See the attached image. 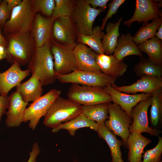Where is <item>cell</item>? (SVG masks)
Returning <instances> with one entry per match:
<instances>
[{
  "label": "cell",
  "instance_id": "17",
  "mask_svg": "<svg viewBox=\"0 0 162 162\" xmlns=\"http://www.w3.org/2000/svg\"><path fill=\"white\" fill-rule=\"evenodd\" d=\"M112 86L116 90L127 94H135L138 92L152 94L162 88V77L142 76L130 85L119 86L114 84Z\"/></svg>",
  "mask_w": 162,
  "mask_h": 162
},
{
  "label": "cell",
  "instance_id": "5",
  "mask_svg": "<svg viewBox=\"0 0 162 162\" xmlns=\"http://www.w3.org/2000/svg\"><path fill=\"white\" fill-rule=\"evenodd\" d=\"M67 96L81 105H90L112 102L110 95L104 88L80 85L72 83Z\"/></svg>",
  "mask_w": 162,
  "mask_h": 162
},
{
  "label": "cell",
  "instance_id": "12",
  "mask_svg": "<svg viewBox=\"0 0 162 162\" xmlns=\"http://www.w3.org/2000/svg\"><path fill=\"white\" fill-rule=\"evenodd\" d=\"M161 1L136 0L135 11L132 17L123 22L124 24L130 28L132 23L137 21L139 23L146 24L150 20L159 18L162 13L159 9L162 7Z\"/></svg>",
  "mask_w": 162,
  "mask_h": 162
},
{
  "label": "cell",
  "instance_id": "31",
  "mask_svg": "<svg viewBox=\"0 0 162 162\" xmlns=\"http://www.w3.org/2000/svg\"><path fill=\"white\" fill-rule=\"evenodd\" d=\"M162 23V16L153 20L151 22L142 23L133 37L135 43L139 45L155 37L156 31Z\"/></svg>",
  "mask_w": 162,
  "mask_h": 162
},
{
  "label": "cell",
  "instance_id": "16",
  "mask_svg": "<svg viewBox=\"0 0 162 162\" xmlns=\"http://www.w3.org/2000/svg\"><path fill=\"white\" fill-rule=\"evenodd\" d=\"M9 104L6 112L5 124L8 128L18 127L23 122L26 107L28 102L24 101L16 91L8 96Z\"/></svg>",
  "mask_w": 162,
  "mask_h": 162
},
{
  "label": "cell",
  "instance_id": "1",
  "mask_svg": "<svg viewBox=\"0 0 162 162\" xmlns=\"http://www.w3.org/2000/svg\"><path fill=\"white\" fill-rule=\"evenodd\" d=\"M53 59L50 43L35 48L27 64V69L32 75H34L38 78L43 86L52 84L56 80Z\"/></svg>",
  "mask_w": 162,
  "mask_h": 162
},
{
  "label": "cell",
  "instance_id": "9",
  "mask_svg": "<svg viewBox=\"0 0 162 162\" xmlns=\"http://www.w3.org/2000/svg\"><path fill=\"white\" fill-rule=\"evenodd\" d=\"M61 93L59 90L52 89L33 102L25 110L23 122L29 121V128L32 130H35L41 118L45 116Z\"/></svg>",
  "mask_w": 162,
  "mask_h": 162
},
{
  "label": "cell",
  "instance_id": "21",
  "mask_svg": "<svg viewBox=\"0 0 162 162\" xmlns=\"http://www.w3.org/2000/svg\"><path fill=\"white\" fill-rule=\"evenodd\" d=\"M113 53V55L118 61H122L125 57L128 56H143L138 45L134 42L133 37L130 33L122 34L120 35Z\"/></svg>",
  "mask_w": 162,
  "mask_h": 162
},
{
  "label": "cell",
  "instance_id": "3",
  "mask_svg": "<svg viewBox=\"0 0 162 162\" xmlns=\"http://www.w3.org/2000/svg\"><path fill=\"white\" fill-rule=\"evenodd\" d=\"M82 105L69 99L60 96L53 103L44 116L43 123L52 128L81 114Z\"/></svg>",
  "mask_w": 162,
  "mask_h": 162
},
{
  "label": "cell",
  "instance_id": "11",
  "mask_svg": "<svg viewBox=\"0 0 162 162\" xmlns=\"http://www.w3.org/2000/svg\"><path fill=\"white\" fill-rule=\"evenodd\" d=\"M151 101V96L139 102L132 109L131 118L132 122L129 127L130 133L146 132L151 136H158L161 133L160 130L153 128L149 125L148 111Z\"/></svg>",
  "mask_w": 162,
  "mask_h": 162
},
{
  "label": "cell",
  "instance_id": "22",
  "mask_svg": "<svg viewBox=\"0 0 162 162\" xmlns=\"http://www.w3.org/2000/svg\"><path fill=\"white\" fill-rule=\"evenodd\" d=\"M152 142L141 133H130L127 141V147L129 150L128 160L129 162H142L143 150Z\"/></svg>",
  "mask_w": 162,
  "mask_h": 162
},
{
  "label": "cell",
  "instance_id": "29",
  "mask_svg": "<svg viewBox=\"0 0 162 162\" xmlns=\"http://www.w3.org/2000/svg\"><path fill=\"white\" fill-rule=\"evenodd\" d=\"M81 114L99 124L104 123L109 117L108 103L82 105Z\"/></svg>",
  "mask_w": 162,
  "mask_h": 162
},
{
  "label": "cell",
  "instance_id": "44",
  "mask_svg": "<svg viewBox=\"0 0 162 162\" xmlns=\"http://www.w3.org/2000/svg\"><path fill=\"white\" fill-rule=\"evenodd\" d=\"M2 0H0V4L1 3Z\"/></svg>",
  "mask_w": 162,
  "mask_h": 162
},
{
  "label": "cell",
  "instance_id": "36",
  "mask_svg": "<svg viewBox=\"0 0 162 162\" xmlns=\"http://www.w3.org/2000/svg\"><path fill=\"white\" fill-rule=\"evenodd\" d=\"M125 1V0H113L111 1L108 5L109 8L107 14L102 20V23L100 26L101 31L104 29L108 20L116 13L119 7Z\"/></svg>",
  "mask_w": 162,
  "mask_h": 162
},
{
  "label": "cell",
  "instance_id": "26",
  "mask_svg": "<svg viewBox=\"0 0 162 162\" xmlns=\"http://www.w3.org/2000/svg\"><path fill=\"white\" fill-rule=\"evenodd\" d=\"M123 18H120L116 22H108L106 25V34L102 40L101 43L104 54L109 55L113 53L117 46L118 38L120 35L119 28Z\"/></svg>",
  "mask_w": 162,
  "mask_h": 162
},
{
  "label": "cell",
  "instance_id": "32",
  "mask_svg": "<svg viewBox=\"0 0 162 162\" xmlns=\"http://www.w3.org/2000/svg\"><path fill=\"white\" fill-rule=\"evenodd\" d=\"M151 97L150 121L151 127L157 129L162 119V88L153 92Z\"/></svg>",
  "mask_w": 162,
  "mask_h": 162
},
{
  "label": "cell",
  "instance_id": "35",
  "mask_svg": "<svg viewBox=\"0 0 162 162\" xmlns=\"http://www.w3.org/2000/svg\"><path fill=\"white\" fill-rule=\"evenodd\" d=\"M162 137L159 136L157 145L154 148L147 150L143 154L142 162H161Z\"/></svg>",
  "mask_w": 162,
  "mask_h": 162
},
{
  "label": "cell",
  "instance_id": "42",
  "mask_svg": "<svg viewBox=\"0 0 162 162\" xmlns=\"http://www.w3.org/2000/svg\"><path fill=\"white\" fill-rule=\"evenodd\" d=\"M0 45L6 48L8 46V42L6 38L2 35L0 29Z\"/></svg>",
  "mask_w": 162,
  "mask_h": 162
},
{
  "label": "cell",
  "instance_id": "8",
  "mask_svg": "<svg viewBox=\"0 0 162 162\" xmlns=\"http://www.w3.org/2000/svg\"><path fill=\"white\" fill-rule=\"evenodd\" d=\"M109 117L104 122L106 127L116 136L120 137L124 145L127 147L130 133L129 127L132 120L118 105L108 103Z\"/></svg>",
  "mask_w": 162,
  "mask_h": 162
},
{
  "label": "cell",
  "instance_id": "14",
  "mask_svg": "<svg viewBox=\"0 0 162 162\" xmlns=\"http://www.w3.org/2000/svg\"><path fill=\"white\" fill-rule=\"evenodd\" d=\"M54 22L51 17H44L39 13L35 14L31 31L35 48L51 42L52 38V29Z\"/></svg>",
  "mask_w": 162,
  "mask_h": 162
},
{
  "label": "cell",
  "instance_id": "10",
  "mask_svg": "<svg viewBox=\"0 0 162 162\" xmlns=\"http://www.w3.org/2000/svg\"><path fill=\"white\" fill-rule=\"evenodd\" d=\"M103 11L100 8H92L85 0H76V6L70 18L78 34L91 35L94 21Z\"/></svg>",
  "mask_w": 162,
  "mask_h": 162
},
{
  "label": "cell",
  "instance_id": "20",
  "mask_svg": "<svg viewBox=\"0 0 162 162\" xmlns=\"http://www.w3.org/2000/svg\"><path fill=\"white\" fill-rule=\"evenodd\" d=\"M96 60L102 73L116 79L122 76L128 67L123 61H118L112 54H98Z\"/></svg>",
  "mask_w": 162,
  "mask_h": 162
},
{
  "label": "cell",
  "instance_id": "39",
  "mask_svg": "<svg viewBox=\"0 0 162 162\" xmlns=\"http://www.w3.org/2000/svg\"><path fill=\"white\" fill-rule=\"evenodd\" d=\"M40 152L38 144L37 142H34L32 145V150L29 153V157L27 162H36L37 157Z\"/></svg>",
  "mask_w": 162,
  "mask_h": 162
},
{
  "label": "cell",
  "instance_id": "25",
  "mask_svg": "<svg viewBox=\"0 0 162 162\" xmlns=\"http://www.w3.org/2000/svg\"><path fill=\"white\" fill-rule=\"evenodd\" d=\"M99 124L91 120L82 114L64 123H60L52 128V132L56 133L61 129L67 130L72 136H74L77 129L83 128H89L97 132Z\"/></svg>",
  "mask_w": 162,
  "mask_h": 162
},
{
  "label": "cell",
  "instance_id": "33",
  "mask_svg": "<svg viewBox=\"0 0 162 162\" xmlns=\"http://www.w3.org/2000/svg\"><path fill=\"white\" fill-rule=\"evenodd\" d=\"M55 7L51 17L54 21L62 16L70 17L76 5L75 0H55Z\"/></svg>",
  "mask_w": 162,
  "mask_h": 162
},
{
  "label": "cell",
  "instance_id": "4",
  "mask_svg": "<svg viewBox=\"0 0 162 162\" xmlns=\"http://www.w3.org/2000/svg\"><path fill=\"white\" fill-rule=\"evenodd\" d=\"M32 0H23L12 10L9 19L4 27V34L31 32L35 15Z\"/></svg>",
  "mask_w": 162,
  "mask_h": 162
},
{
  "label": "cell",
  "instance_id": "37",
  "mask_svg": "<svg viewBox=\"0 0 162 162\" xmlns=\"http://www.w3.org/2000/svg\"><path fill=\"white\" fill-rule=\"evenodd\" d=\"M11 13L6 0H2L0 4V26L4 27L7 20L10 18Z\"/></svg>",
  "mask_w": 162,
  "mask_h": 162
},
{
  "label": "cell",
  "instance_id": "45",
  "mask_svg": "<svg viewBox=\"0 0 162 162\" xmlns=\"http://www.w3.org/2000/svg\"><path fill=\"white\" fill-rule=\"evenodd\" d=\"M161 162H162V161Z\"/></svg>",
  "mask_w": 162,
  "mask_h": 162
},
{
  "label": "cell",
  "instance_id": "7",
  "mask_svg": "<svg viewBox=\"0 0 162 162\" xmlns=\"http://www.w3.org/2000/svg\"><path fill=\"white\" fill-rule=\"evenodd\" d=\"M76 44H62L56 42L52 38L50 42V50L54 59V69L56 76L68 74L77 70L73 53Z\"/></svg>",
  "mask_w": 162,
  "mask_h": 162
},
{
  "label": "cell",
  "instance_id": "27",
  "mask_svg": "<svg viewBox=\"0 0 162 162\" xmlns=\"http://www.w3.org/2000/svg\"><path fill=\"white\" fill-rule=\"evenodd\" d=\"M141 52L148 56V58L155 64L162 66V40L155 36L138 46Z\"/></svg>",
  "mask_w": 162,
  "mask_h": 162
},
{
  "label": "cell",
  "instance_id": "30",
  "mask_svg": "<svg viewBox=\"0 0 162 162\" xmlns=\"http://www.w3.org/2000/svg\"><path fill=\"white\" fill-rule=\"evenodd\" d=\"M139 62L134 68V71L138 76L162 77V66L154 64L148 58L140 57Z\"/></svg>",
  "mask_w": 162,
  "mask_h": 162
},
{
  "label": "cell",
  "instance_id": "28",
  "mask_svg": "<svg viewBox=\"0 0 162 162\" xmlns=\"http://www.w3.org/2000/svg\"><path fill=\"white\" fill-rule=\"evenodd\" d=\"M104 34V32L101 31L100 26H97L93 28L91 35L78 34L76 43L87 45L98 54H104L101 39Z\"/></svg>",
  "mask_w": 162,
  "mask_h": 162
},
{
  "label": "cell",
  "instance_id": "19",
  "mask_svg": "<svg viewBox=\"0 0 162 162\" xmlns=\"http://www.w3.org/2000/svg\"><path fill=\"white\" fill-rule=\"evenodd\" d=\"M104 88L110 95L112 102L119 105L130 117L133 108L140 102L151 97L152 94L149 93L128 94L116 90L111 85L106 86Z\"/></svg>",
  "mask_w": 162,
  "mask_h": 162
},
{
  "label": "cell",
  "instance_id": "15",
  "mask_svg": "<svg viewBox=\"0 0 162 162\" xmlns=\"http://www.w3.org/2000/svg\"><path fill=\"white\" fill-rule=\"evenodd\" d=\"M27 69L21 70L20 65L17 62L13 63L12 65L4 72H0V94L8 96L10 90L16 86L30 73Z\"/></svg>",
  "mask_w": 162,
  "mask_h": 162
},
{
  "label": "cell",
  "instance_id": "18",
  "mask_svg": "<svg viewBox=\"0 0 162 162\" xmlns=\"http://www.w3.org/2000/svg\"><path fill=\"white\" fill-rule=\"evenodd\" d=\"M77 70L85 71L101 72L97 64L98 54L86 45L76 43L73 50Z\"/></svg>",
  "mask_w": 162,
  "mask_h": 162
},
{
  "label": "cell",
  "instance_id": "41",
  "mask_svg": "<svg viewBox=\"0 0 162 162\" xmlns=\"http://www.w3.org/2000/svg\"><path fill=\"white\" fill-rule=\"evenodd\" d=\"M8 7L11 12L13 9L19 5L22 2L21 0H6Z\"/></svg>",
  "mask_w": 162,
  "mask_h": 162
},
{
  "label": "cell",
  "instance_id": "34",
  "mask_svg": "<svg viewBox=\"0 0 162 162\" xmlns=\"http://www.w3.org/2000/svg\"><path fill=\"white\" fill-rule=\"evenodd\" d=\"M35 13L40 12L47 17H51L55 7V0H32Z\"/></svg>",
  "mask_w": 162,
  "mask_h": 162
},
{
  "label": "cell",
  "instance_id": "6",
  "mask_svg": "<svg viewBox=\"0 0 162 162\" xmlns=\"http://www.w3.org/2000/svg\"><path fill=\"white\" fill-rule=\"evenodd\" d=\"M56 80L62 83H72L104 88L115 84L116 79L102 72L76 70L66 74L56 75Z\"/></svg>",
  "mask_w": 162,
  "mask_h": 162
},
{
  "label": "cell",
  "instance_id": "23",
  "mask_svg": "<svg viewBox=\"0 0 162 162\" xmlns=\"http://www.w3.org/2000/svg\"><path fill=\"white\" fill-rule=\"evenodd\" d=\"M42 85L38 78L32 74L27 81L16 87V91L25 102H33L41 96L43 92Z\"/></svg>",
  "mask_w": 162,
  "mask_h": 162
},
{
  "label": "cell",
  "instance_id": "40",
  "mask_svg": "<svg viewBox=\"0 0 162 162\" xmlns=\"http://www.w3.org/2000/svg\"><path fill=\"white\" fill-rule=\"evenodd\" d=\"M9 104L8 96L0 95V123L2 116L5 113Z\"/></svg>",
  "mask_w": 162,
  "mask_h": 162
},
{
  "label": "cell",
  "instance_id": "2",
  "mask_svg": "<svg viewBox=\"0 0 162 162\" xmlns=\"http://www.w3.org/2000/svg\"><path fill=\"white\" fill-rule=\"evenodd\" d=\"M6 35L8 61L12 64L16 62L22 65L27 64L35 48L34 39L31 32L13 33Z\"/></svg>",
  "mask_w": 162,
  "mask_h": 162
},
{
  "label": "cell",
  "instance_id": "13",
  "mask_svg": "<svg viewBox=\"0 0 162 162\" xmlns=\"http://www.w3.org/2000/svg\"><path fill=\"white\" fill-rule=\"evenodd\" d=\"M78 33L70 17L62 16L56 19L53 24L52 35L53 40L64 45L76 43Z\"/></svg>",
  "mask_w": 162,
  "mask_h": 162
},
{
  "label": "cell",
  "instance_id": "43",
  "mask_svg": "<svg viewBox=\"0 0 162 162\" xmlns=\"http://www.w3.org/2000/svg\"><path fill=\"white\" fill-rule=\"evenodd\" d=\"M155 36L159 40H162V23L158 29V32L155 33Z\"/></svg>",
  "mask_w": 162,
  "mask_h": 162
},
{
  "label": "cell",
  "instance_id": "38",
  "mask_svg": "<svg viewBox=\"0 0 162 162\" xmlns=\"http://www.w3.org/2000/svg\"><path fill=\"white\" fill-rule=\"evenodd\" d=\"M86 2L89 4L92 8L97 9L98 7L105 10L107 2L109 0H85Z\"/></svg>",
  "mask_w": 162,
  "mask_h": 162
},
{
  "label": "cell",
  "instance_id": "24",
  "mask_svg": "<svg viewBox=\"0 0 162 162\" xmlns=\"http://www.w3.org/2000/svg\"><path fill=\"white\" fill-rule=\"evenodd\" d=\"M98 136L104 139L108 145L112 157L111 162H124L122 157L121 147L124 145L123 142L105 125L104 123L99 124Z\"/></svg>",
  "mask_w": 162,
  "mask_h": 162
}]
</instances>
